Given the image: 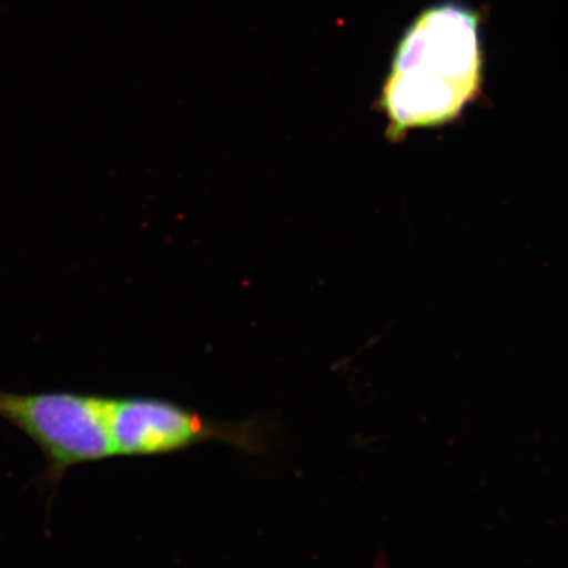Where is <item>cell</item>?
<instances>
[{
	"mask_svg": "<svg viewBox=\"0 0 568 568\" xmlns=\"http://www.w3.org/2000/svg\"><path fill=\"white\" fill-rule=\"evenodd\" d=\"M113 453L123 457H161L196 445L219 443L247 454L267 450L264 420L219 422L153 396H105Z\"/></svg>",
	"mask_w": 568,
	"mask_h": 568,
	"instance_id": "cell-2",
	"label": "cell"
},
{
	"mask_svg": "<svg viewBox=\"0 0 568 568\" xmlns=\"http://www.w3.org/2000/svg\"><path fill=\"white\" fill-rule=\"evenodd\" d=\"M0 417L23 432L44 456L41 486H59L70 468L115 456L106 425L105 396L69 390H0Z\"/></svg>",
	"mask_w": 568,
	"mask_h": 568,
	"instance_id": "cell-3",
	"label": "cell"
},
{
	"mask_svg": "<svg viewBox=\"0 0 568 568\" xmlns=\"http://www.w3.org/2000/svg\"><path fill=\"white\" fill-rule=\"evenodd\" d=\"M481 82L478 13L453 2L423 11L397 44L382 90L389 138L452 122L479 94Z\"/></svg>",
	"mask_w": 568,
	"mask_h": 568,
	"instance_id": "cell-1",
	"label": "cell"
}]
</instances>
